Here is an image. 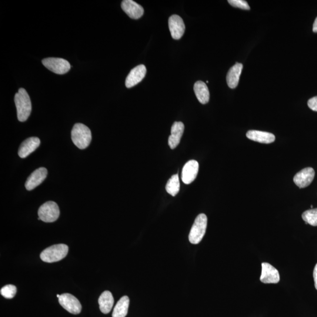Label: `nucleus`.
<instances>
[{"instance_id":"cd10ccee","label":"nucleus","mask_w":317,"mask_h":317,"mask_svg":"<svg viewBox=\"0 0 317 317\" xmlns=\"http://www.w3.org/2000/svg\"><path fill=\"white\" fill-rule=\"evenodd\" d=\"M313 31L314 32L317 33V17L315 19V22H314Z\"/></svg>"},{"instance_id":"a211bd4d","label":"nucleus","mask_w":317,"mask_h":317,"mask_svg":"<svg viewBox=\"0 0 317 317\" xmlns=\"http://www.w3.org/2000/svg\"><path fill=\"white\" fill-rule=\"evenodd\" d=\"M247 137L252 141L262 143H271L275 141V136L271 133L252 130L247 133Z\"/></svg>"},{"instance_id":"1a4fd4ad","label":"nucleus","mask_w":317,"mask_h":317,"mask_svg":"<svg viewBox=\"0 0 317 317\" xmlns=\"http://www.w3.org/2000/svg\"><path fill=\"white\" fill-rule=\"evenodd\" d=\"M262 267L260 281L265 284H276L280 282V278L278 270L268 263H263Z\"/></svg>"},{"instance_id":"4be33fe9","label":"nucleus","mask_w":317,"mask_h":317,"mask_svg":"<svg viewBox=\"0 0 317 317\" xmlns=\"http://www.w3.org/2000/svg\"><path fill=\"white\" fill-rule=\"evenodd\" d=\"M166 192L172 196H175L180 190V182L178 174L173 175L166 185Z\"/></svg>"},{"instance_id":"9b49d317","label":"nucleus","mask_w":317,"mask_h":317,"mask_svg":"<svg viewBox=\"0 0 317 317\" xmlns=\"http://www.w3.org/2000/svg\"><path fill=\"white\" fill-rule=\"evenodd\" d=\"M315 176V170L312 168H307L297 173L294 177V182L300 188H305L311 184Z\"/></svg>"},{"instance_id":"6e6552de","label":"nucleus","mask_w":317,"mask_h":317,"mask_svg":"<svg viewBox=\"0 0 317 317\" xmlns=\"http://www.w3.org/2000/svg\"><path fill=\"white\" fill-rule=\"evenodd\" d=\"M169 28L172 37L179 39L182 37L185 31V25L181 16L173 15L169 18Z\"/></svg>"},{"instance_id":"0eeeda50","label":"nucleus","mask_w":317,"mask_h":317,"mask_svg":"<svg viewBox=\"0 0 317 317\" xmlns=\"http://www.w3.org/2000/svg\"><path fill=\"white\" fill-rule=\"evenodd\" d=\"M59 303L63 309L73 315H78L81 312V303L71 294H63L59 298Z\"/></svg>"},{"instance_id":"6ab92c4d","label":"nucleus","mask_w":317,"mask_h":317,"mask_svg":"<svg viewBox=\"0 0 317 317\" xmlns=\"http://www.w3.org/2000/svg\"><path fill=\"white\" fill-rule=\"evenodd\" d=\"M99 309L101 312L106 315L111 311L113 304H114V299H113L112 293L109 291H105L101 296L99 297L98 300Z\"/></svg>"},{"instance_id":"c85d7f7f","label":"nucleus","mask_w":317,"mask_h":317,"mask_svg":"<svg viewBox=\"0 0 317 317\" xmlns=\"http://www.w3.org/2000/svg\"><path fill=\"white\" fill-rule=\"evenodd\" d=\"M60 296H61V295H56V297H57L58 299L60 298Z\"/></svg>"},{"instance_id":"4468645a","label":"nucleus","mask_w":317,"mask_h":317,"mask_svg":"<svg viewBox=\"0 0 317 317\" xmlns=\"http://www.w3.org/2000/svg\"><path fill=\"white\" fill-rule=\"evenodd\" d=\"M121 7L130 18L138 19L144 14V9L141 5L132 0H124L122 2Z\"/></svg>"},{"instance_id":"7ed1b4c3","label":"nucleus","mask_w":317,"mask_h":317,"mask_svg":"<svg viewBox=\"0 0 317 317\" xmlns=\"http://www.w3.org/2000/svg\"><path fill=\"white\" fill-rule=\"evenodd\" d=\"M68 250V246L64 244L53 245L45 249L40 255V258L46 263L57 262L65 258Z\"/></svg>"},{"instance_id":"dca6fc26","label":"nucleus","mask_w":317,"mask_h":317,"mask_svg":"<svg viewBox=\"0 0 317 317\" xmlns=\"http://www.w3.org/2000/svg\"><path fill=\"white\" fill-rule=\"evenodd\" d=\"M185 126L182 122H175L173 123L171 128V135L169 138V145L172 149H174L178 146L184 132Z\"/></svg>"},{"instance_id":"bb28decb","label":"nucleus","mask_w":317,"mask_h":317,"mask_svg":"<svg viewBox=\"0 0 317 317\" xmlns=\"http://www.w3.org/2000/svg\"><path fill=\"white\" fill-rule=\"evenodd\" d=\"M313 277L314 280H315L316 289L317 290V264L315 266V269H314Z\"/></svg>"},{"instance_id":"f257e3e1","label":"nucleus","mask_w":317,"mask_h":317,"mask_svg":"<svg viewBox=\"0 0 317 317\" xmlns=\"http://www.w3.org/2000/svg\"><path fill=\"white\" fill-rule=\"evenodd\" d=\"M17 117L20 122H25L28 119L32 110L31 99L27 92L24 88H20L14 98Z\"/></svg>"},{"instance_id":"5701e85b","label":"nucleus","mask_w":317,"mask_h":317,"mask_svg":"<svg viewBox=\"0 0 317 317\" xmlns=\"http://www.w3.org/2000/svg\"><path fill=\"white\" fill-rule=\"evenodd\" d=\"M302 218L306 224L317 226V208L307 210L303 213Z\"/></svg>"},{"instance_id":"b1692460","label":"nucleus","mask_w":317,"mask_h":317,"mask_svg":"<svg viewBox=\"0 0 317 317\" xmlns=\"http://www.w3.org/2000/svg\"><path fill=\"white\" fill-rule=\"evenodd\" d=\"M0 293L5 299H11L16 295V288L14 285H6L1 289Z\"/></svg>"},{"instance_id":"39448f33","label":"nucleus","mask_w":317,"mask_h":317,"mask_svg":"<svg viewBox=\"0 0 317 317\" xmlns=\"http://www.w3.org/2000/svg\"><path fill=\"white\" fill-rule=\"evenodd\" d=\"M59 214L58 205L54 202L49 201L40 206L38 212V220L46 223L54 222L58 219Z\"/></svg>"},{"instance_id":"423d86ee","label":"nucleus","mask_w":317,"mask_h":317,"mask_svg":"<svg viewBox=\"0 0 317 317\" xmlns=\"http://www.w3.org/2000/svg\"><path fill=\"white\" fill-rule=\"evenodd\" d=\"M42 63L49 71L56 73V74H65L71 69V65L69 62L62 58H45L42 60Z\"/></svg>"},{"instance_id":"412c9836","label":"nucleus","mask_w":317,"mask_h":317,"mask_svg":"<svg viewBox=\"0 0 317 317\" xmlns=\"http://www.w3.org/2000/svg\"><path fill=\"white\" fill-rule=\"evenodd\" d=\"M129 303L128 296L122 297L113 310L112 317H125L128 312Z\"/></svg>"},{"instance_id":"f03ea898","label":"nucleus","mask_w":317,"mask_h":317,"mask_svg":"<svg viewBox=\"0 0 317 317\" xmlns=\"http://www.w3.org/2000/svg\"><path fill=\"white\" fill-rule=\"evenodd\" d=\"M71 139L73 143L79 149H86L92 141L91 130L82 123H76L71 131Z\"/></svg>"},{"instance_id":"20e7f679","label":"nucleus","mask_w":317,"mask_h":317,"mask_svg":"<svg viewBox=\"0 0 317 317\" xmlns=\"http://www.w3.org/2000/svg\"><path fill=\"white\" fill-rule=\"evenodd\" d=\"M208 225V218L205 214H200L197 217L190 230L189 240L193 245H198L204 237Z\"/></svg>"},{"instance_id":"aec40b11","label":"nucleus","mask_w":317,"mask_h":317,"mask_svg":"<svg viewBox=\"0 0 317 317\" xmlns=\"http://www.w3.org/2000/svg\"><path fill=\"white\" fill-rule=\"evenodd\" d=\"M194 91L197 98L202 104H206L210 99V92L208 86L203 81H198L195 83Z\"/></svg>"},{"instance_id":"393cba45","label":"nucleus","mask_w":317,"mask_h":317,"mask_svg":"<svg viewBox=\"0 0 317 317\" xmlns=\"http://www.w3.org/2000/svg\"><path fill=\"white\" fill-rule=\"evenodd\" d=\"M228 2L230 5L236 8L246 10H249L250 9L248 2L244 1V0H229Z\"/></svg>"},{"instance_id":"ddd939ff","label":"nucleus","mask_w":317,"mask_h":317,"mask_svg":"<svg viewBox=\"0 0 317 317\" xmlns=\"http://www.w3.org/2000/svg\"><path fill=\"white\" fill-rule=\"evenodd\" d=\"M146 73V68L144 65H139L133 68L126 79V87L131 88L141 82L145 78Z\"/></svg>"},{"instance_id":"9d476101","label":"nucleus","mask_w":317,"mask_h":317,"mask_svg":"<svg viewBox=\"0 0 317 317\" xmlns=\"http://www.w3.org/2000/svg\"><path fill=\"white\" fill-rule=\"evenodd\" d=\"M47 169L39 168L32 173L25 182V188L27 190H32L44 182L47 176Z\"/></svg>"},{"instance_id":"2eb2a0df","label":"nucleus","mask_w":317,"mask_h":317,"mask_svg":"<svg viewBox=\"0 0 317 317\" xmlns=\"http://www.w3.org/2000/svg\"><path fill=\"white\" fill-rule=\"evenodd\" d=\"M40 143L41 141L37 137H31L25 139L19 146L18 153L20 158H25L34 152L38 148Z\"/></svg>"},{"instance_id":"f3484780","label":"nucleus","mask_w":317,"mask_h":317,"mask_svg":"<svg viewBox=\"0 0 317 317\" xmlns=\"http://www.w3.org/2000/svg\"><path fill=\"white\" fill-rule=\"evenodd\" d=\"M243 68L242 63H236L233 66L227 75V83L230 88L235 89L238 86Z\"/></svg>"},{"instance_id":"a878e982","label":"nucleus","mask_w":317,"mask_h":317,"mask_svg":"<svg viewBox=\"0 0 317 317\" xmlns=\"http://www.w3.org/2000/svg\"><path fill=\"white\" fill-rule=\"evenodd\" d=\"M308 106L313 111L317 112V96L309 99Z\"/></svg>"},{"instance_id":"f8f14e48","label":"nucleus","mask_w":317,"mask_h":317,"mask_svg":"<svg viewBox=\"0 0 317 317\" xmlns=\"http://www.w3.org/2000/svg\"><path fill=\"white\" fill-rule=\"evenodd\" d=\"M199 171V163L195 160L187 162L183 167L182 179L183 183L189 185L195 181Z\"/></svg>"}]
</instances>
